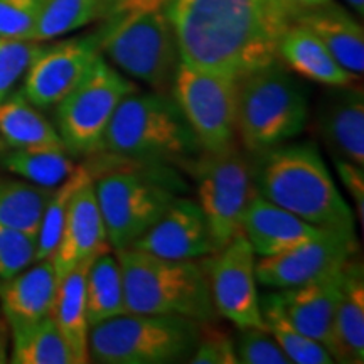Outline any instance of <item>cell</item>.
Returning a JSON list of instances; mask_svg holds the SVG:
<instances>
[{"mask_svg":"<svg viewBox=\"0 0 364 364\" xmlns=\"http://www.w3.org/2000/svg\"><path fill=\"white\" fill-rule=\"evenodd\" d=\"M4 166L31 184L48 189L56 188L76 169L68 150H12L4 157Z\"/></svg>","mask_w":364,"mask_h":364,"instance_id":"31","label":"cell"},{"mask_svg":"<svg viewBox=\"0 0 364 364\" xmlns=\"http://www.w3.org/2000/svg\"><path fill=\"white\" fill-rule=\"evenodd\" d=\"M102 152L135 162H186L203 152L181 108L167 93H132L113 113Z\"/></svg>","mask_w":364,"mask_h":364,"instance_id":"5","label":"cell"},{"mask_svg":"<svg viewBox=\"0 0 364 364\" xmlns=\"http://www.w3.org/2000/svg\"><path fill=\"white\" fill-rule=\"evenodd\" d=\"M171 0H107L98 29L100 51L125 75L167 93L179 63Z\"/></svg>","mask_w":364,"mask_h":364,"instance_id":"3","label":"cell"},{"mask_svg":"<svg viewBox=\"0 0 364 364\" xmlns=\"http://www.w3.org/2000/svg\"><path fill=\"white\" fill-rule=\"evenodd\" d=\"M125 161L127 166H113L97 179L93 177L108 243L115 250L130 248L176 198L171 174L152 172L156 162L149 164V169H135L130 159Z\"/></svg>","mask_w":364,"mask_h":364,"instance_id":"8","label":"cell"},{"mask_svg":"<svg viewBox=\"0 0 364 364\" xmlns=\"http://www.w3.org/2000/svg\"><path fill=\"white\" fill-rule=\"evenodd\" d=\"M130 248L172 260H198L216 252L201 206L174 198L166 213Z\"/></svg>","mask_w":364,"mask_h":364,"instance_id":"15","label":"cell"},{"mask_svg":"<svg viewBox=\"0 0 364 364\" xmlns=\"http://www.w3.org/2000/svg\"><path fill=\"white\" fill-rule=\"evenodd\" d=\"M206 258L203 268L218 316L238 329H267L255 277V253L245 235L235 236Z\"/></svg>","mask_w":364,"mask_h":364,"instance_id":"12","label":"cell"},{"mask_svg":"<svg viewBox=\"0 0 364 364\" xmlns=\"http://www.w3.org/2000/svg\"><path fill=\"white\" fill-rule=\"evenodd\" d=\"M260 156L253 174L258 196L314 226L356 233L354 213L316 145H279Z\"/></svg>","mask_w":364,"mask_h":364,"instance_id":"2","label":"cell"},{"mask_svg":"<svg viewBox=\"0 0 364 364\" xmlns=\"http://www.w3.org/2000/svg\"><path fill=\"white\" fill-rule=\"evenodd\" d=\"M12 329L11 361L16 364H76L51 316Z\"/></svg>","mask_w":364,"mask_h":364,"instance_id":"27","label":"cell"},{"mask_svg":"<svg viewBox=\"0 0 364 364\" xmlns=\"http://www.w3.org/2000/svg\"><path fill=\"white\" fill-rule=\"evenodd\" d=\"M294 22L306 26L321 39L344 70L354 76L364 71L363 26L346 9L331 2L324 6L299 9Z\"/></svg>","mask_w":364,"mask_h":364,"instance_id":"20","label":"cell"},{"mask_svg":"<svg viewBox=\"0 0 364 364\" xmlns=\"http://www.w3.org/2000/svg\"><path fill=\"white\" fill-rule=\"evenodd\" d=\"M213 322L201 324V336H199L198 346L191 354L189 361L193 364H236L235 341L226 334L225 331L216 329L211 326Z\"/></svg>","mask_w":364,"mask_h":364,"instance_id":"36","label":"cell"},{"mask_svg":"<svg viewBox=\"0 0 364 364\" xmlns=\"http://www.w3.org/2000/svg\"><path fill=\"white\" fill-rule=\"evenodd\" d=\"M108 248L110 243L91 177L73 196L61 238L51 257L58 280H61L78 263L93 260Z\"/></svg>","mask_w":364,"mask_h":364,"instance_id":"16","label":"cell"},{"mask_svg":"<svg viewBox=\"0 0 364 364\" xmlns=\"http://www.w3.org/2000/svg\"><path fill=\"white\" fill-rule=\"evenodd\" d=\"M299 9L289 0H171L177 53L188 65L238 80L279 63Z\"/></svg>","mask_w":364,"mask_h":364,"instance_id":"1","label":"cell"},{"mask_svg":"<svg viewBox=\"0 0 364 364\" xmlns=\"http://www.w3.org/2000/svg\"><path fill=\"white\" fill-rule=\"evenodd\" d=\"M0 142L14 150H66L59 132L22 91L0 103Z\"/></svg>","mask_w":364,"mask_h":364,"instance_id":"25","label":"cell"},{"mask_svg":"<svg viewBox=\"0 0 364 364\" xmlns=\"http://www.w3.org/2000/svg\"><path fill=\"white\" fill-rule=\"evenodd\" d=\"M193 169L198 198L216 252L241 233V221L248 203L257 194L253 171L247 157L233 145L223 152H203L184 164Z\"/></svg>","mask_w":364,"mask_h":364,"instance_id":"10","label":"cell"},{"mask_svg":"<svg viewBox=\"0 0 364 364\" xmlns=\"http://www.w3.org/2000/svg\"><path fill=\"white\" fill-rule=\"evenodd\" d=\"M100 54L97 33L44 46L27 68L22 95L38 108L56 107L85 78Z\"/></svg>","mask_w":364,"mask_h":364,"instance_id":"14","label":"cell"},{"mask_svg":"<svg viewBox=\"0 0 364 364\" xmlns=\"http://www.w3.org/2000/svg\"><path fill=\"white\" fill-rule=\"evenodd\" d=\"M0 332H4V322H2V318H0Z\"/></svg>","mask_w":364,"mask_h":364,"instance_id":"40","label":"cell"},{"mask_svg":"<svg viewBox=\"0 0 364 364\" xmlns=\"http://www.w3.org/2000/svg\"><path fill=\"white\" fill-rule=\"evenodd\" d=\"M346 4H348V6L353 9L356 16L363 17V14H364V0H346Z\"/></svg>","mask_w":364,"mask_h":364,"instance_id":"39","label":"cell"},{"mask_svg":"<svg viewBox=\"0 0 364 364\" xmlns=\"http://www.w3.org/2000/svg\"><path fill=\"white\" fill-rule=\"evenodd\" d=\"M262 316L267 331L273 336L285 356L294 364H331L334 359L317 341L299 332L289 321L282 307L280 295L275 292L260 297Z\"/></svg>","mask_w":364,"mask_h":364,"instance_id":"28","label":"cell"},{"mask_svg":"<svg viewBox=\"0 0 364 364\" xmlns=\"http://www.w3.org/2000/svg\"><path fill=\"white\" fill-rule=\"evenodd\" d=\"M93 260L81 262L59 280L51 317L66 339L76 364L90 361V324L86 316V273Z\"/></svg>","mask_w":364,"mask_h":364,"instance_id":"24","label":"cell"},{"mask_svg":"<svg viewBox=\"0 0 364 364\" xmlns=\"http://www.w3.org/2000/svg\"><path fill=\"white\" fill-rule=\"evenodd\" d=\"M236 356L243 364H290L280 346L267 329H240Z\"/></svg>","mask_w":364,"mask_h":364,"instance_id":"35","label":"cell"},{"mask_svg":"<svg viewBox=\"0 0 364 364\" xmlns=\"http://www.w3.org/2000/svg\"><path fill=\"white\" fill-rule=\"evenodd\" d=\"M324 228L300 220L287 209L255 194L241 221V233L258 257H272L326 235Z\"/></svg>","mask_w":364,"mask_h":364,"instance_id":"17","label":"cell"},{"mask_svg":"<svg viewBox=\"0 0 364 364\" xmlns=\"http://www.w3.org/2000/svg\"><path fill=\"white\" fill-rule=\"evenodd\" d=\"M356 253V233L327 231L297 248L260 257L255 262V277L267 289H292L339 272Z\"/></svg>","mask_w":364,"mask_h":364,"instance_id":"13","label":"cell"},{"mask_svg":"<svg viewBox=\"0 0 364 364\" xmlns=\"http://www.w3.org/2000/svg\"><path fill=\"white\" fill-rule=\"evenodd\" d=\"M107 0H44L33 41L46 43L102 17Z\"/></svg>","mask_w":364,"mask_h":364,"instance_id":"32","label":"cell"},{"mask_svg":"<svg viewBox=\"0 0 364 364\" xmlns=\"http://www.w3.org/2000/svg\"><path fill=\"white\" fill-rule=\"evenodd\" d=\"M53 189L31 182L0 179V225L19 230L34 238Z\"/></svg>","mask_w":364,"mask_h":364,"instance_id":"29","label":"cell"},{"mask_svg":"<svg viewBox=\"0 0 364 364\" xmlns=\"http://www.w3.org/2000/svg\"><path fill=\"white\" fill-rule=\"evenodd\" d=\"M289 2L297 9H309V7L324 6V4L331 2V0H289Z\"/></svg>","mask_w":364,"mask_h":364,"instance_id":"38","label":"cell"},{"mask_svg":"<svg viewBox=\"0 0 364 364\" xmlns=\"http://www.w3.org/2000/svg\"><path fill=\"white\" fill-rule=\"evenodd\" d=\"M134 81L125 78L102 54L58 107V132L68 154H100L113 113L122 100L135 93Z\"/></svg>","mask_w":364,"mask_h":364,"instance_id":"9","label":"cell"},{"mask_svg":"<svg viewBox=\"0 0 364 364\" xmlns=\"http://www.w3.org/2000/svg\"><path fill=\"white\" fill-rule=\"evenodd\" d=\"M93 177L90 167L76 166V169L71 172L70 177H66L61 184L56 186L49 196L48 203H46L43 220L38 231V238H36V258L34 262L46 260L51 258L54 250H56L59 238H61L63 226H65L66 213L70 208V203L81 186L86 181Z\"/></svg>","mask_w":364,"mask_h":364,"instance_id":"30","label":"cell"},{"mask_svg":"<svg viewBox=\"0 0 364 364\" xmlns=\"http://www.w3.org/2000/svg\"><path fill=\"white\" fill-rule=\"evenodd\" d=\"M44 0H0V38L33 39Z\"/></svg>","mask_w":364,"mask_h":364,"instance_id":"34","label":"cell"},{"mask_svg":"<svg viewBox=\"0 0 364 364\" xmlns=\"http://www.w3.org/2000/svg\"><path fill=\"white\" fill-rule=\"evenodd\" d=\"M327 351L336 363L364 361V270L356 255L346 263L343 294L336 307Z\"/></svg>","mask_w":364,"mask_h":364,"instance_id":"21","label":"cell"},{"mask_svg":"<svg viewBox=\"0 0 364 364\" xmlns=\"http://www.w3.org/2000/svg\"><path fill=\"white\" fill-rule=\"evenodd\" d=\"M0 282V307L11 327L26 326L51 316L58 292V275L51 258Z\"/></svg>","mask_w":364,"mask_h":364,"instance_id":"19","label":"cell"},{"mask_svg":"<svg viewBox=\"0 0 364 364\" xmlns=\"http://www.w3.org/2000/svg\"><path fill=\"white\" fill-rule=\"evenodd\" d=\"M321 134L334 154L364 167V95L344 86L326 100L321 112Z\"/></svg>","mask_w":364,"mask_h":364,"instance_id":"22","label":"cell"},{"mask_svg":"<svg viewBox=\"0 0 364 364\" xmlns=\"http://www.w3.org/2000/svg\"><path fill=\"white\" fill-rule=\"evenodd\" d=\"M129 314L124 277L117 255L100 253L86 273V316L90 329L100 322Z\"/></svg>","mask_w":364,"mask_h":364,"instance_id":"26","label":"cell"},{"mask_svg":"<svg viewBox=\"0 0 364 364\" xmlns=\"http://www.w3.org/2000/svg\"><path fill=\"white\" fill-rule=\"evenodd\" d=\"M309 105L282 63L236 80V134L252 154L284 145L306 129Z\"/></svg>","mask_w":364,"mask_h":364,"instance_id":"6","label":"cell"},{"mask_svg":"<svg viewBox=\"0 0 364 364\" xmlns=\"http://www.w3.org/2000/svg\"><path fill=\"white\" fill-rule=\"evenodd\" d=\"M201 322L179 316L124 314L90 329V361L100 364H172L189 361Z\"/></svg>","mask_w":364,"mask_h":364,"instance_id":"7","label":"cell"},{"mask_svg":"<svg viewBox=\"0 0 364 364\" xmlns=\"http://www.w3.org/2000/svg\"><path fill=\"white\" fill-rule=\"evenodd\" d=\"M336 171L341 177V182L344 184L346 191L351 194V198L356 203L359 223L364 221V171L361 166L343 161V159H334Z\"/></svg>","mask_w":364,"mask_h":364,"instance_id":"37","label":"cell"},{"mask_svg":"<svg viewBox=\"0 0 364 364\" xmlns=\"http://www.w3.org/2000/svg\"><path fill=\"white\" fill-rule=\"evenodd\" d=\"M344 268L322 279L279 292L285 316L295 329L321 343L326 349L331 339L336 307L343 294Z\"/></svg>","mask_w":364,"mask_h":364,"instance_id":"18","label":"cell"},{"mask_svg":"<svg viewBox=\"0 0 364 364\" xmlns=\"http://www.w3.org/2000/svg\"><path fill=\"white\" fill-rule=\"evenodd\" d=\"M172 98L204 152L235 145L236 80L181 61L172 80Z\"/></svg>","mask_w":364,"mask_h":364,"instance_id":"11","label":"cell"},{"mask_svg":"<svg viewBox=\"0 0 364 364\" xmlns=\"http://www.w3.org/2000/svg\"><path fill=\"white\" fill-rule=\"evenodd\" d=\"M115 255L124 277L129 312L179 316L201 324L216 321L203 263L162 258L135 248L115 250Z\"/></svg>","mask_w":364,"mask_h":364,"instance_id":"4","label":"cell"},{"mask_svg":"<svg viewBox=\"0 0 364 364\" xmlns=\"http://www.w3.org/2000/svg\"><path fill=\"white\" fill-rule=\"evenodd\" d=\"M279 59L294 73L321 85L344 88L358 80L336 61L312 31L299 22H294L282 36Z\"/></svg>","mask_w":364,"mask_h":364,"instance_id":"23","label":"cell"},{"mask_svg":"<svg viewBox=\"0 0 364 364\" xmlns=\"http://www.w3.org/2000/svg\"><path fill=\"white\" fill-rule=\"evenodd\" d=\"M36 258V238L0 225V282L26 270Z\"/></svg>","mask_w":364,"mask_h":364,"instance_id":"33","label":"cell"}]
</instances>
